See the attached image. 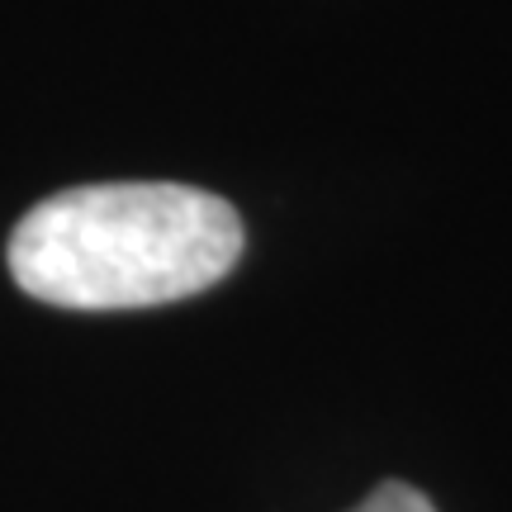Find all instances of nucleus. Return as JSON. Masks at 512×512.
I'll use <instances>...</instances> for the list:
<instances>
[{
  "mask_svg": "<svg viewBox=\"0 0 512 512\" xmlns=\"http://www.w3.org/2000/svg\"><path fill=\"white\" fill-rule=\"evenodd\" d=\"M242 219L176 181L76 185L34 204L10 238V275L57 309H147L209 290L238 266Z\"/></svg>",
  "mask_w": 512,
  "mask_h": 512,
  "instance_id": "1",
  "label": "nucleus"
},
{
  "mask_svg": "<svg viewBox=\"0 0 512 512\" xmlns=\"http://www.w3.org/2000/svg\"><path fill=\"white\" fill-rule=\"evenodd\" d=\"M351 512H437L432 508V498L418 494L413 484H399V479H384L380 489L361 503V508H351Z\"/></svg>",
  "mask_w": 512,
  "mask_h": 512,
  "instance_id": "2",
  "label": "nucleus"
}]
</instances>
